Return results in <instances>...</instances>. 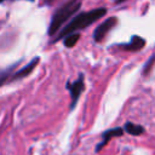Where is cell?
<instances>
[{"label":"cell","instance_id":"1","mask_svg":"<svg viewBox=\"0 0 155 155\" xmlns=\"http://www.w3.org/2000/svg\"><path fill=\"white\" fill-rule=\"evenodd\" d=\"M107 12H108V10L105 7H98V8H93V10H90V11L76 12L70 18V21H68V23H65L58 30V33L54 35V38L51 41V44H54L58 40H62L68 34L76 33L79 30L86 29L87 27H90L91 24H93L94 22H97L98 19L103 18L107 15Z\"/></svg>","mask_w":155,"mask_h":155},{"label":"cell","instance_id":"2","mask_svg":"<svg viewBox=\"0 0 155 155\" xmlns=\"http://www.w3.org/2000/svg\"><path fill=\"white\" fill-rule=\"evenodd\" d=\"M82 0H69L65 4H63L61 7H58L50 21L48 28H47V35L48 36H54L58 30L76 13L79 12L81 7Z\"/></svg>","mask_w":155,"mask_h":155},{"label":"cell","instance_id":"3","mask_svg":"<svg viewBox=\"0 0 155 155\" xmlns=\"http://www.w3.org/2000/svg\"><path fill=\"white\" fill-rule=\"evenodd\" d=\"M65 88L69 91V94H70L69 110L73 111L75 109V107L78 105V102H79L82 92L85 91V75L82 73H80L75 81H73V82L71 81H67Z\"/></svg>","mask_w":155,"mask_h":155},{"label":"cell","instance_id":"4","mask_svg":"<svg viewBox=\"0 0 155 155\" xmlns=\"http://www.w3.org/2000/svg\"><path fill=\"white\" fill-rule=\"evenodd\" d=\"M117 24V18L116 17H108L105 21H103L98 27H96L93 31V40L96 42L103 41V39L109 34L110 30H113Z\"/></svg>","mask_w":155,"mask_h":155},{"label":"cell","instance_id":"5","mask_svg":"<svg viewBox=\"0 0 155 155\" xmlns=\"http://www.w3.org/2000/svg\"><path fill=\"white\" fill-rule=\"evenodd\" d=\"M39 62H40V57H34V58H33L29 63H27L23 68H21V69H18V70H15V71H13L12 75L10 76V79H8V82H16V81L23 80V79H25L27 76H29V75L34 71V69L38 67Z\"/></svg>","mask_w":155,"mask_h":155},{"label":"cell","instance_id":"6","mask_svg":"<svg viewBox=\"0 0 155 155\" xmlns=\"http://www.w3.org/2000/svg\"><path fill=\"white\" fill-rule=\"evenodd\" d=\"M124 130L122 127H113V128H108L105 130L103 133H102V137H101V142L96 145V153H99L109 142L111 138H115V137H121L124 134Z\"/></svg>","mask_w":155,"mask_h":155},{"label":"cell","instance_id":"7","mask_svg":"<svg viewBox=\"0 0 155 155\" xmlns=\"http://www.w3.org/2000/svg\"><path fill=\"white\" fill-rule=\"evenodd\" d=\"M147 41L144 38L139 36V35H132L131 40L128 42H122V44H117V46L120 48H122L124 51L127 52H138L142 48H144Z\"/></svg>","mask_w":155,"mask_h":155},{"label":"cell","instance_id":"8","mask_svg":"<svg viewBox=\"0 0 155 155\" xmlns=\"http://www.w3.org/2000/svg\"><path fill=\"white\" fill-rule=\"evenodd\" d=\"M122 130H124V132H126L131 136H140L145 132V130L142 125H138V124H134V122H131V121H126Z\"/></svg>","mask_w":155,"mask_h":155},{"label":"cell","instance_id":"9","mask_svg":"<svg viewBox=\"0 0 155 155\" xmlns=\"http://www.w3.org/2000/svg\"><path fill=\"white\" fill-rule=\"evenodd\" d=\"M18 64H19V62H16V63H13L11 67H7V68H5V69H1V68H0V87L4 86L6 82H8L10 76L12 75V73L15 71V69L17 68Z\"/></svg>","mask_w":155,"mask_h":155},{"label":"cell","instance_id":"10","mask_svg":"<svg viewBox=\"0 0 155 155\" xmlns=\"http://www.w3.org/2000/svg\"><path fill=\"white\" fill-rule=\"evenodd\" d=\"M79 39H80V34L76 31V33H71V34L65 35L62 40H63V45H64V47L71 48V47H74V46L78 44Z\"/></svg>","mask_w":155,"mask_h":155},{"label":"cell","instance_id":"11","mask_svg":"<svg viewBox=\"0 0 155 155\" xmlns=\"http://www.w3.org/2000/svg\"><path fill=\"white\" fill-rule=\"evenodd\" d=\"M153 65H154V54H151V56L149 57V59L145 62V64H144V67H143V70H142L143 75H149V73H150L151 69H153Z\"/></svg>","mask_w":155,"mask_h":155},{"label":"cell","instance_id":"12","mask_svg":"<svg viewBox=\"0 0 155 155\" xmlns=\"http://www.w3.org/2000/svg\"><path fill=\"white\" fill-rule=\"evenodd\" d=\"M6 1H19V0H0V5H1V4H4V2H6ZM24 1H30V2H34L35 0H24Z\"/></svg>","mask_w":155,"mask_h":155},{"label":"cell","instance_id":"13","mask_svg":"<svg viewBox=\"0 0 155 155\" xmlns=\"http://www.w3.org/2000/svg\"><path fill=\"white\" fill-rule=\"evenodd\" d=\"M125 1H127V0H115V4H116V5H121V4L125 2Z\"/></svg>","mask_w":155,"mask_h":155}]
</instances>
